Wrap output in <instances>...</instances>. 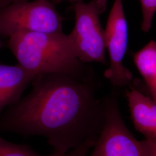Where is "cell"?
<instances>
[{
    "instance_id": "4fadbf2b",
    "label": "cell",
    "mask_w": 156,
    "mask_h": 156,
    "mask_svg": "<svg viewBox=\"0 0 156 156\" xmlns=\"http://www.w3.org/2000/svg\"><path fill=\"white\" fill-rule=\"evenodd\" d=\"M149 156H156V143L149 140H144Z\"/></svg>"
},
{
    "instance_id": "5bb4252c",
    "label": "cell",
    "mask_w": 156,
    "mask_h": 156,
    "mask_svg": "<svg viewBox=\"0 0 156 156\" xmlns=\"http://www.w3.org/2000/svg\"><path fill=\"white\" fill-rule=\"evenodd\" d=\"M17 1L20 0H0V10Z\"/></svg>"
},
{
    "instance_id": "7c38bea8",
    "label": "cell",
    "mask_w": 156,
    "mask_h": 156,
    "mask_svg": "<svg viewBox=\"0 0 156 156\" xmlns=\"http://www.w3.org/2000/svg\"><path fill=\"white\" fill-rule=\"evenodd\" d=\"M90 149L88 147H82L70 151L66 154L62 155L53 153V156H87V153Z\"/></svg>"
},
{
    "instance_id": "6da1fadb",
    "label": "cell",
    "mask_w": 156,
    "mask_h": 156,
    "mask_svg": "<svg viewBox=\"0 0 156 156\" xmlns=\"http://www.w3.org/2000/svg\"><path fill=\"white\" fill-rule=\"evenodd\" d=\"M32 89L0 115V131L45 138L54 153L93 147L105 120L104 101L94 78L37 75Z\"/></svg>"
},
{
    "instance_id": "e0dca14e",
    "label": "cell",
    "mask_w": 156,
    "mask_h": 156,
    "mask_svg": "<svg viewBox=\"0 0 156 156\" xmlns=\"http://www.w3.org/2000/svg\"></svg>"
},
{
    "instance_id": "8fae6325",
    "label": "cell",
    "mask_w": 156,
    "mask_h": 156,
    "mask_svg": "<svg viewBox=\"0 0 156 156\" xmlns=\"http://www.w3.org/2000/svg\"><path fill=\"white\" fill-rule=\"evenodd\" d=\"M141 5L142 20V30L147 33L151 29L156 12V0H140Z\"/></svg>"
},
{
    "instance_id": "5b68a950",
    "label": "cell",
    "mask_w": 156,
    "mask_h": 156,
    "mask_svg": "<svg viewBox=\"0 0 156 156\" xmlns=\"http://www.w3.org/2000/svg\"><path fill=\"white\" fill-rule=\"evenodd\" d=\"M104 101L105 122L93 152L88 156H149L144 140H136L127 127L115 94Z\"/></svg>"
},
{
    "instance_id": "52a82bcc",
    "label": "cell",
    "mask_w": 156,
    "mask_h": 156,
    "mask_svg": "<svg viewBox=\"0 0 156 156\" xmlns=\"http://www.w3.org/2000/svg\"><path fill=\"white\" fill-rule=\"evenodd\" d=\"M36 76L19 64H0V115L22 97L24 90Z\"/></svg>"
},
{
    "instance_id": "9a60e30c",
    "label": "cell",
    "mask_w": 156,
    "mask_h": 156,
    "mask_svg": "<svg viewBox=\"0 0 156 156\" xmlns=\"http://www.w3.org/2000/svg\"><path fill=\"white\" fill-rule=\"evenodd\" d=\"M53 1H54V2H55L56 3L61 2H63V1H67V2L72 3L73 4H75V3L78 2L80 1H82V0H53Z\"/></svg>"
},
{
    "instance_id": "7a4b0ae2",
    "label": "cell",
    "mask_w": 156,
    "mask_h": 156,
    "mask_svg": "<svg viewBox=\"0 0 156 156\" xmlns=\"http://www.w3.org/2000/svg\"><path fill=\"white\" fill-rule=\"evenodd\" d=\"M8 46L18 64L36 75L60 73L94 78L93 69L76 56L68 34L21 32L9 37Z\"/></svg>"
},
{
    "instance_id": "ba28073f",
    "label": "cell",
    "mask_w": 156,
    "mask_h": 156,
    "mask_svg": "<svg viewBox=\"0 0 156 156\" xmlns=\"http://www.w3.org/2000/svg\"><path fill=\"white\" fill-rule=\"evenodd\" d=\"M126 96L134 127L145 140L156 143V101L134 88Z\"/></svg>"
},
{
    "instance_id": "30bf717a",
    "label": "cell",
    "mask_w": 156,
    "mask_h": 156,
    "mask_svg": "<svg viewBox=\"0 0 156 156\" xmlns=\"http://www.w3.org/2000/svg\"><path fill=\"white\" fill-rule=\"evenodd\" d=\"M0 156H53L39 154L28 145L7 141L0 136Z\"/></svg>"
},
{
    "instance_id": "9c48e42d",
    "label": "cell",
    "mask_w": 156,
    "mask_h": 156,
    "mask_svg": "<svg viewBox=\"0 0 156 156\" xmlns=\"http://www.w3.org/2000/svg\"><path fill=\"white\" fill-rule=\"evenodd\" d=\"M134 64L144 79L151 98L156 102V42L151 41L134 53Z\"/></svg>"
},
{
    "instance_id": "3957f363",
    "label": "cell",
    "mask_w": 156,
    "mask_h": 156,
    "mask_svg": "<svg viewBox=\"0 0 156 156\" xmlns=\"http://www.w3.org/2000/svg\"><path fill=\"white\" fill-rule=\"evenodd\" d=\"M106 0H83L73 4L75 26L69 34L75 52L84 63L97 62L107 64L105 30L100 16L106 11Z\"/></svg>"
},
{
    "instance_id": "2e32d148",
    "label": "cell",
    "mask_w": 156,
    "mask_h": 156,
    "mask_svg": "<svg viewBox=\"0 0 156 156\" xmlns=\"http://www.w3.org/2000/svg\"><path fill=\"white\" fill-rule=\"evenodd\" d=\"M3 46H4L3 43L2 42V41H1V39H0V49H1Z\"/></svg>"
},
{
    "instance_id": "277c9868",
    "label": "cell",
    "mask_w": 156,
    "mask_h": 156,
    "mask_svg": "<svg viewBox=\"0 0 156 156\" xmlns=\"http://www.w3.org/2000/svg\"><path fill=\"white\" fill-rule=\"evenodd\" d=\"M63 18L48 0H20L0 10V36L62 32Z\"/></svg>"
},
{
    "instance_id": "8992f818",
    "label": "cell",
    "mask_w": 156,
    "mask_h": 156,
    "mask_svg": "<svg viewBox=\"0 0 156 156\" xmlns=\"http://www.w3.org/2000/svg\"><path fill=\"white\" fill-rule=\"evenodd\" d=\"M109 67L104 76L115 87H123L133 80V74L123 64L128 45V26L122 0H115L105 29Z\"/></svg>"
}]
</instances>
